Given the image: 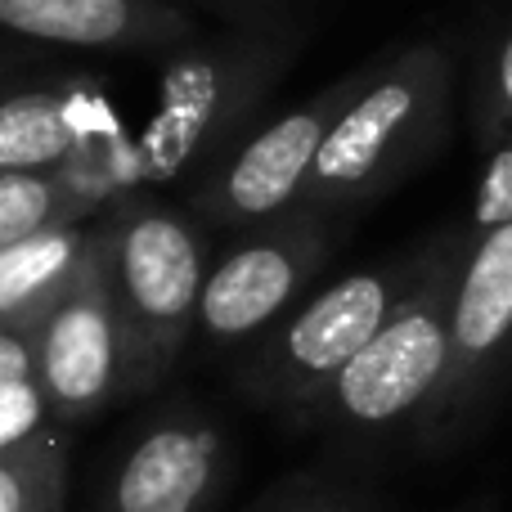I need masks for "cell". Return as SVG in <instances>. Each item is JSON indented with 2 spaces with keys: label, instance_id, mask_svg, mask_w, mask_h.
Returning <instances> with one entry per match:
<instances>
[{
  "label": "cell",
  "instance_id": "5",
  "mask_svg": "<svg viewBox=\"0 0 512 512\" xmlns=\"http://www.w3.org/2000/svg\"><path fill=\"white\" fill-rule=\"evenodd\" d=\"M432 243L400 261H382L369 270L342 274L337 283L319 288L283 315L270 333L256 342L248 364V387L270 405L319 409L342 369L382 333L414 279L423 274Z\"/></svg>",
  "mask_w": 512,
  "mask_h": 512
},
{
  "label": "cell",
  "instance_id": "4",
  "mask_svg": "<svg viewBox=\"0 0 512 512\" xmlns=\"http://www.w3.org/2000/svg\"><path fill=\"white\" fill-rule=\"evenodd\" d=\"M108 270L131 342V387L158 382L198 328L207 288V248L185 212L153 198L108 216Z\"/></svg>",
  "mask_w": 512,
  "mask_h": 512
},
{
  "label": "cell",
  "instance_id": "17",
  "mask_svg": "<svg viewBox=\"0 0 512 512\" xmlns=\"http://www.w3.org/2000/svg\"><path fill=\"white\" fill-rule=\"evenodd\" d=\"M508 221H512V135L490 149V162L477 180L472 212L463 221V230H468V239H477V234H490Z\"/></svg>",
  "mask_w": 512,
  "mask_h": 512
},
{
  "label": "cell",
  "instance_id": "18",
  "mask_svg": "<svg viewBox=\"0 0 512 512\" xmlns=\"http://www.w3.org/2000/svg\"><path fill=\"white\" fill-rule=\"evenodd\" d=\"M45 423H50V409H45V396L36 382H18V387H9L0 396V450L50 432Z\"/></svg>",
  "mask_w": 512,
  "mask_h": 512
},
{
  "label": "cell",
  "instance_id": "9",
  "mask_svg": "<svg viewBox=\"0 0 512 512\" xmlns=\"http://www.w3.org/2000/svg\"><path fill=\"white\" fill-rule=\"evenodd\" d=\"M450 378L427 423H459L512 360V221L468 239L450 310Z\"/></svg>",
  "mask_w": 512,
  "mask_h": 512
},
{
  "label": "cell",
  "instance_id": "19",
  "mask_svg": "<svg viewBox=\"0 0 512 512\" xmlns=\"http://www.w3.org/2000/svg\"><path fill=\"white\" fill-rule=\"evenodd\" d=\"M18 382H36V346L32 333L18 328H0V396Z\"/></svg>",
  "mask_w": 512,
  "mask_h": 512
},
{
  "label": "cell",
  "instance_id": "13",
  "mask_svg": "<svg viewBox=\"0 0 512 512\" xmlns=\"http://www.w3.org/2000/svg\"><path fill=\"white\" fill-rule=\"evenodd\" d=\"M81 140L77 104L68 90H14L0 95V176L59 171Z\"/></svg>",
  "mask_w": 512,
  "mask_h": 512
},
{
  "label": "cell",
  "instance_id": "6",
  "mask_svg": "<svg viewBox=\"0 0 512 512\" xmlns=\"http://www.w3.org/2000/svg\"><path fill=\"white\" fill-rule=\"evenodd\" d=\"M364 72H369V63L342 72L324 90L301 99L297 108L265 122L261 131L243 135L189 189V207H194L198 221L221 225V230H256V225H270L279 216L297 212L301 189H306L310 171L319 162V149L333 135L342 108L355 99Z\"/></svg>",
  "mask_w": 512,
  "mask_h": 512
},
{
  "label": "cell",
  "instance_id": "1",
  "mask_svg": "<svg viewBox=\"0 0 512 512\" xmlns=\"http://www.w3.org/2000/svg\"><path fill=\"white\" fill-rule=\"evenodd\" d=\"M450 113L454 59L441 41H418L373 59L319 149L297 212L333 221L378 203L445 149Z\"/></svg>",
  "mask_w": 512,
  "mask_h": 512
},
{
  "label": "cell",
  "instance_id": "16",
  "mask_svg": "<svg viewBox=\"0 0 512 512\" xmlns=\"http://www.w3.org/2000/svg\"><path fill=\"white\" fill-rule=\"evenodd\" d=\"M472 126L486 149L504 144L512 135V27L495 41L477 72V90H472Z\"/></svg>",
  "mask_w": 512,
  "mask_h": 512
},
{
  "label": "cell",
  "instance_id": "11",
  "mask_svg": "<svg viewBox=\"0 0 512 512\" xmlns=\"http://www.w3.org/2000/svg\"><path fill=\"white\" fill-rule=\"evenodd\" d=\"M221 477V432L203 418H162L122 454L104 512H203Z\"/></svg>",
  "mask_w": 512,
  "mask_h": 512
},
{
  "label": "cell",
  "instance_id": "10",
  "mask_svg": "<svg viewBox=\"0 0 512 512\" xmlns=\"http://www.w3.org/2000/svg\"><path fill=\"white\" fill-rule=\"evenodd\" d=\"M0 32L63 50H185L198 27L171 0H0Z\"/></svg>",
  "mask_w": 512,
  "mask_h": 512
},
{
  "label": "cell",
  "instance_id": "12",
  "mask_svg": "<svg viewBox=\"0 0 512 512\" xmlns=\"http://www.w3.org/2000/svg\"><path fill=\"white\" fill-rule=\"evenodd\" d=\"M108 239V221H77L0 252V328L36 333Z\"/></svg>",
  "mask_w": 512,
  "mask_h": 512
},
{
  "label": "cell",
  "instance_id": "8",
  "mask_svg": "<svg viewBox=\"0 0 512 512\" xmlns=\"http://www.w3.org/2000/svg\"><path fill=\"white\" fill-rule=\"evenodd\" d=\"M324 225L310 212H288L243 234L207 274L198 333L216 346H239L292 315V301L310 288L328 256Z\"/></svg>",
  "mask_w": 512,
  "mask_h": 512
},
{
  "label": "cell",
  "instance_id": "7",
  "mask_svg": "<svg viewBox=\"0 0 512 512\" xmlns=\"http://www.w3.org/2000/svg\"><path fill=\"white\" fill-rule=\"evenodd\" d=\"M32 346L36 387L50 418L86 423L122 391H131V342L117 310L113 270H108V239L68 297L41 319Z\"/></svg>",
  "mask_w": 512,
  "mask_h": 512
},
{
  "label": "cell",
  "instance_id": "2",
  "mask_svg": "<svg viewBox=\"0 0 512 512\" xmlns=\"http://www.w3.org/2000/svg\"><path fill=\"white\" fill-rule=\"evenodd\" d=\"M292 50L297 32H239L221 41H189L185 50L167 54L153 117L135 144V171L149 185L203 180L261 113Z\"/></svg>",
  "mask_w": 512,
  "mask_h": 512
},
{
  "label": "cell",
  "instance_id": "15",
  "mask_svg": "<svg viewBox=\"0 0 512 512\" xmlns=\"http://www.w3.org/2000/svg\"><path fill=\"white\" fill-rule=\"evenodd\" d=\"M68 454L54 432L0 450V512H63Z\"/></svg>",
  "mask_w": 512,
  "mask_h": 512
},
{
  "label": "cell",
  "instance_id": "21",
  "mask_svg": "<svg viewBox=\"0 0 512 512\" xmlns=\"http://www.w3.org/2000/svg\"><path fill=\"white\" fill-rule=\"evenodd\" d=\"M5 77H9V68H0V86H5Z\"/></svg>",
  "mask_w": 512,
  "mask_h": 512
},
{
  "label": "cell",
  "instance_id": "3",
  "mask_svg": "<svg viewBox=\"0 0 512 512\" xmlns=\"http://www.w3.org/2000/svg\"><path fill=\"white\" fill-rule=\"evenodd\" d=\"M468 252V230H445L432 239L423 274L396 315L382 324V333L342 369V378L319 400L337 427L355 432H382V427L427 418L450 378V310H454V283Z\"/></svg>",
  "mask_w": 512,
  "mask_h": 512
},
{
  "label": "cell",
  "instance_id": "20",
  "mask_svg": "<svg viewBox=\"0 0 512 512\" xmlns=\"http://www.w3.org/2000/svg\"><path fill=\"white\" fill-rule=\"evenodd\" d=\"M310 512H360V508H310Z\"/></svg>",
  "mask_w": 512,
  "mask_h": 512
},
{
  "label": "cell",
  "instance_id": "14",
  "mask_svg": "<svg viewBox=\"0 0 512 512\" xmlns=\"http://www.w3.org/2000/svg\"><path fill=\"white\" fill-rule=\"evenodd\" d=\"M99 194L81 189L77 176L63 171H14L0 176V252L27 243L36 234L63 230L77 221H95Z\"/></svg>",
  "mask_w": 512,
  "mask_h": 512
}]
</instances>
